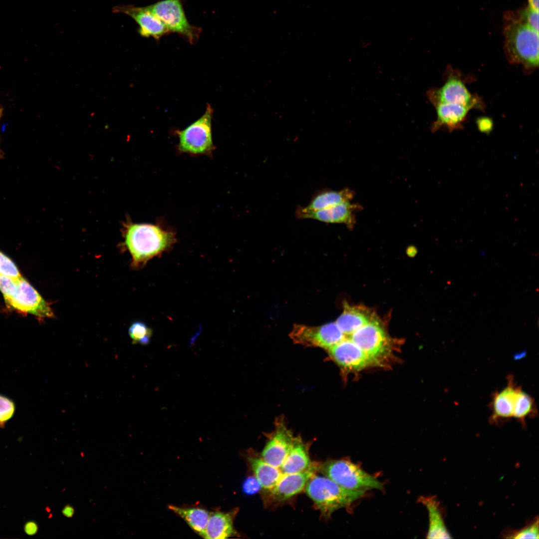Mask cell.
Listing matches in <instances>:
<instances>
[{
    "mask_svg": "<svg viewBox=\"0 0 539 539\" xmlns=\"http://www.w3.org/2000/svg\"><path fill=\"white\" fill-rule=\"evenodd\" d=\"M504 52L511 64L521 65L527 74L539 66V32L528 24L518 12L504 15Z\"/></svg>",
    "mask_w": 539,
    "mask_h": 539,
    "instance_id": "obj_1",
    "label": "cell"
},
{
    "mask_svg": "<svg viewBox=\"0 0 539 539\" xmlns=\"http://www.w3.org/2000/svg\"><path fill=\"white\" fill-rule=\"evenodd\" d=\"M124 239L132 256L131 265L136 268L144 266L153 257L167 251L176 241L175 233L149 224L128 223Z\"/></svg>",
    "mask_w": 539,
    "mask_h": 539,
    "instance_id": "obj_2",
    "label": "cell"
},
{
    "mask_svg": "<svg viewBox=\"0 0 539 539\" xmlns=\"http://www.w3.org/2000/svg\"><path fill=\"white\" fill-rule=\"evenodd\" d=\"M308 496L325 518L335 511L348 508L355 501L362 498L365 491L343 488L326 476L315 474L307 482L305 488Z\"/></svg>",
    "mask_w": 539,
    "mask_h": 539,
    "instance_id": "obj_3",
    "label": "cell"
},
{
    "mask_svg": "<svg viewBox=\"0 0 539 539\" xmlns=\"http://www.w3.org/2000/svg\"><path fill=\"white\" fill-rule=\"evenodd\" d=\"M344 337L364 352L374 366L384 364L391 356L390 339L382 324L375 316L368 323Z\"/></svg>",
    "mask_w": 539,
    "mask_h": 539,
    "instance_id": "obj_4",
    "label": "cell"
},
{
    "mask_svg": "<svg viewBox=\"0 0 539 539\" xmlns=\"http://www.w3.org/2000/svg\"><path fill=\"white\" fill-rule=\"evenodd\" d=\"M321 473L341 487L350 490H382V484L347 460H329L319 467Z\"/></svg>",
    "mask_w": 539,
    "mask_h": 539,
    "instance_id": "obj_5",
    "label": "cell"
},
{
    "mask_svg": "<svg viewBox=\"0 0 539 539\" xmlns=\"http://www.w3.org/2000/svg\"><path fill=\"white\" fill-rule=\"evenodd\" d=\"M213 109L207 105L205 113L182 130L176 131L180 152L191 155L211 154L214 149L212 138Z\"/></svg>",
    "mask_w": 539,
    "mask_h": 539,
    "instance_id": "obj_6",
    "label": "cell"
},
{
    "mask_svg": "<svg viewBox=\"0 0 539 539\" xmlns=\"http://www.w3.org/2000/svg\"><path fill=\"white\" fill-rule=\"evenodd\" d=\"M446 72L444 85L439 88H431L427 92L428 97L432 104L454 103L483 110L485 107L482 100L468 90L459 72L451 67H448Z\"/></svg>",
    "mask_w": 539,
    "mask_h": 539,
    "instance_id": "obj_7",
    "label": "cell"
},
{
    "mask_svg": "<svg viewBox=\"0 0 539 539\" xmlns=\"http://www.w3.org/2000/svg\"><path fill=\"white\" fill-rule=\"evenodd\" d=\"M145 8L158 17L169 32L184 36L191 43L198 39L200 28L188 22L182 0H163L145 6Z\"/></svg>",
    "mask_w": 539,
    "mask_h": 539,
    "instance_id": "obj_8",
    "label": "cell"
},
{
    "mask_svg": "<svg viewBox=\"0 0 539 539\" xmlns=\"http://www.w3.org/2000/svg\"><path fill=\"white\" fill-rule=\"evenodd\" d=\"M289 336L295 343L327 350L344 338V335L333 322L318 326L294 324Z\"/></svg>",
    "mask_w": 539,
    "mask_h": 539,
    "instance_id": "obj_9",
    "label": "cell"
},
{
    "mask_svg": "<svg viewBox=\"0 0 539 539\" xmlns=\"http://www.w3.org/2000/svg\"><path fill=\"white\" fill-rule=\"evenodd\" d=\"M7 304L20 312L34 315L40 320L54 315L48 303L23 277L17 281V290Z\"/></svg>",
    "mask_w": 539,
    "mask_h": 539,
    "instance_id": "obj_10",
    "label": "cell"
},
{
    "mask_svg": "<svg viewBox=\"0 0 539 539\" xmlns=\"http://www.w3.org/2000/svg\"><path fill=\"white\" fill-rule=\"evenodd\" d=\"M358 204L346 202L340 204L313 211H305L298 207L295 216L299 219H312L330 224H343L352 229L356 223L355 213L362 209Z\"/></svg>",
    "mask_w": 539,
    "mask_h": 539,
    "instance_id": "obj_11",
    "label": "cell"
},
{
    "mask_svg": "<svg viewBox=\"0 0 539 539\" xmlns=\"http://www.w3.org/2000/svg\"><path fill=\"white\" fill-rule=\"evenodd\" d=\"M327 350L343 371H358L374 366L369 357L345 337Z\"/></svg>",
    "mask_w": 539,
    "mask_h": 539,
    "instance_id": "obj_12",
    "label": "cell"
},
{
    "mask_svg": "<svg viewBox=\"0 0 539 539\" xmlns=\"http://www.w3.org/2000/svg\"><path fill=\"white\" fill-rule=\"evenodd\" d=\"M295 437L282 421L276 422L275 428L261 453L267 463L279 469L291 448Z\"/></svg>",
    "mask_w": 539,
    "mask_h": 539,
    "instance_id": "obj_13",
    "label": "cell"
},
{
    "mask_svg": "<svg viewBox=\"0 0 539 539\" xmlns=\"http://www.w3.org/2000/svg\"><path fill=\"white\" fill-rule=\"evenodd\" d=\"M113 10L132 18L139 25L138 32L142 36L153 37L158 40L169 32L164 23L145 7L123 5L115 7Z\"/></svg>",
    "mask_w": 539,
    "mask_h": 539,
    "instance_id": "obj_14",
    "label": "cell"
},
{
    "mask_svg": "<svg viewBox=\"0 0 539 539\" xmlns=\"http://www.w3.org/2000/svg\"><path fill=\"white\" fill-rule=\"evenodd\" d=\"M317 468V466L314 464L303 472L282 474L276 485L270 491L272 500L283 501L301 492Z\"/></svg>",
    "mask_w": 539,
    "mask_h": 539,
    "instance_id": "obj_15",
    "label": "cell"
},
{
    "mask_svg": "<svg viewBox=\"0 0 539 539\" xmlns=\"http://www.w3.org/2000/svg\"><path fill=\"white\" fill-rule=\"evenodd\" d=\"M436 110L437 119L432 124V132L446 128L452 132L462 128L470 107L454 103H439L434 105Z\"/></svg>",
    "mask_w": 539,
    "mask_h": 539,
    "instance_id": "obj_16",
    "label": "cell"
},
{
    "mask_svg": "<svg viewBox=\"0 0 539 539\" xmlns=\"http://www.w3.org/2000/svg\"><path fill=\"white\" fill-rule=\"evenodd\" d=\"M237 512V509L229 512H210L204 539H225L236 536L234 521Z\"/></svg>",
    "mask_w": 539,
    "mask_h": 539,
    "instance_id": "obj_17",
    "label": "cell"
},
{
    "mask_svg": "<svg viewBox=\"0 0 539 539\" xmlns=\"http://www.w3.org/2000/svg\"><path fill=\"white\" fill-rule=\"evenodd\" d=\"M519 388L513 379L510 378L506 387L495 393L491 403L492 420L507 419L513 416L515 400Z\"/></svg>",
    "mask_w": 539,
    "mask_h": 539,
    "instance_id": "obj_18",
    "label": "cell"
},
{
    "mask_svg": "<svg viewBox=\"0 0 539 539\" xmlns=\"http://www.w3.org/2000/svg\"><path fill=\"white\" fill-rule=\"evenodd\" d=\"M374 316L365 307L345 303L343 312L335 322L344 336H347L368 323Z\"/></svg>",
    "mask_w": 539,
    "mask_h": 539,
    "instance_id": "obj_19",
    "label": "cell"
},
{
    "mask_svg": "<svg viewBox=\"0 0 539 539\" xmlns=\"http://www.w3.org/2000/svg\"><path fill=\"white\" fill-rule=\"evenodd\" d=\"M313 464L307 446L297 437L279 469L283 474L297 473L308 469Z\"/></svg>",
    "mask_w": 539,
    "mask_h": 539,
    "instance_id": "obj_20",
    "label": "cell"
},
{
    "mask_svg": "<svg viewBox=\"0 0 539 539\" xmlns=\"http://www.w3.org/2000/svg\"><path fill=\"white\" fill-rule=\"evenodd\" d=\"M168 509L181 517L197 534L204 538L210 512L200 507H178L169 505Z\"/></svg>",
    "mask_w": 539,
    "mask_h": 539,
    "instance_id": "obj_21",
    "label": "cell"
},
{
    "mask_svg": "<svg viewBox=\"0 0 539 539\" xmlns=\"http://www.w3.org/2000/svg\"><path fill=\"white\" fill-rule=\"evenodd\" d=\"M354 196L355 192L349 188L340 191L323 190L314 195L307 206L299 207L305 211L321 210L350 202Z\"/></svg>",
    "mask_w": 539,
    "mask_h": 539,
    "instance_id": "obj_22",
    "label": "cell"
},
{
    "mask_svg": "<svg viewBox=\"0 0 539 539\" xmlns=\"http://www.w3.org/2000/svg\"><path fill=\"white\" fill-rule=\"evenodd\" d=\"M421 503L426 507L429 515V525L428 539H450L448 532L440 510L439 503L432 497H421Z\"/></svg>",
    "mask_w": 539,
    "mask_h": 539,
    "instance_id": "obj_23",
    "label": "cell"
},
{
    "mask_svg": "<svg viewBox=\"0 0 539 539\" xmlns=\"http://www.w3.org/2000/svg\"><path fill=\"white\" fill-rule=\"evenodd\" d=\"M248 460L262 488L268 491L271 490L283 474L280 469L267 463L261 457L250 456Z\"/></svg>",
    "mask_w": 539,
    "mask_h": 539,
    "instance_id": "obj_24",
    "label": "cell"
},
{
    "mask_svg": "<svg viewBox=\"0 0 539 539\" xmlns=\"http://www.w3.org/2000/svg\"><path fill=\"white\" fill-rule=\"evenodd\" d=\"M536 412L534 399L520 387L515 400L513 417L524 423L526 418L535 415Z\"/></svg>",
    "mask_w": 539,
    "mask_h": 539,
    "instance_id": "obj_25",
    "label": "cell"
},
{
    "mask_svg": "<svg viewBox=\"0 0 539 539\" xmlns=\"http://www.w3.org/2000/svg\"><path fill=\"white\" fill-rule=\"evenodd\" d=\"M128 333L133 343L146 345L150 342L152 331L144 322L136 321L129 326Z\"/></svg>",
    "mask_w": 539,
    "mask_h": 539,
    "instance_id": "obj_26",
    "label": "cell"
},
{
    "mask_svg": "<svg viewBox=\"0 0 539 539\" xmlns=\"http://www.w3.org/2000/svg\"><path fill=\"white\" fill-rule=\"evenodd\" d=\"M15 405L9 397L0 394V428L5 427L6 423L14 415Z\"/></svg>",
    "mask_w": 539,
    "mask_h": 539,
    "instance_id": "obj_27",
    "label": "cell"
},
{
    "mask_svg": "<svg viewBox=\"0 0 539 539\" xmlns=\"http://www.w3.org/2000/svg\"><path fill=\"white\" fill-rule=\"evenodd\" d=\"M506 535V538L512 539H539L538 517L526 527L518 531L510 532Z\"/></svg>",
    "mask_w": 539,
    "mask_h": 539,
    "instance_id": "obj_28",
    "label": "cell"
},
{
    "mask_svg": "<svg viewBox=\"0 0 539 539\" xmlns=\"http://www.w3.org/2000/svg\"><path fill=\"white\" fill-rule=\"evenodd\" d=\"M0 274L16 281L22 278L14 263L1 252H0Z\"/></svg>",
    "mask_w": 539,
    "mask_h": 539,
    "instance_id": "obj_29",
    "label": "cell"
},
{
    "mask_svg": "<svg viewBox=\"0 0 539 539\" xmlns=\"http://www.w3.org/2000/svg\"><path fill=\"white\" fill-rule=\"evenodd\" d=\"M17 290V281L0 274V291L7 304Z\"/></svg>",
    "mask_w": 539,
    "mask_h": 539,
    "instance_id": "obj_30",
    "label": "cell"
},
{
    "mask_svg": "<svg viewBox=\"0 0 539 539\" xmlns=\"http://www.w3.org/2000/svg\"><path fill=\"white\" fill-rule=\"evenodd\" d=\"M522 18L536 31L539 32V10L528 5L518 11Z\"/></svg>",
    "mask_w": 539,
    "mask_h": 539,
    "instance_id": "obj_31",
    "label": "cell"
},
{
    "mask_svg": "<svg viewBox=\"0 0 539 539\" xmlns=\"http://www.w3.org/2000/svg\"><path fill=\"white\" fill-rule=\"evenodd\" d=\"M261 488V484L255 476L248 477L245 480L242 485L243 491L248 495L255 494Z\"/></svg>",
    "mask_w": 539,
    "mask_h": 539,
    "instance_id": "obj_32",
    "label": "cell"
},
{
    "mask_svg": "<svg viewBox=\"0 0 539 539\" xmlns=\"http://www.w3.org/2000/svg\"><path fill=\"white\" fill-rule=\"evenodd\" d=\"M477 124L481 132L486 133L492 131L493 125L492 120L488 117L479 118L477 121Z\"/></svg>",
    "mask_w": 539,
    "mask_h": 539,
    "instance_id": "obj_33",
    "label": "cell"
},
{
    "mask_svg": "<svg viewBox=\"0 0 539 539\" xmlns=\"http://www.w3.org/2000/svg\"><path fill=\"white\" fill-rule=\"evenodd\" d=\"M38 530V525L33 521H28L24 525V531L26 534L29 536L35 535L37 533Z\"/></svg>",
    "mask_w": 539,
    "mask_h": 539,
    "instance_id": "obj_34",
    "label": "cell"
},
{
    "mask_svg": "<svg viewBox=\"0 0 539 539\" xmlns=\"http://www.w3.org/2000/svg\"><path fill=\"white\" fill-rule=\"evenodd\" d=\"M62 513L67 518H71L74 514V509L72 506L67 505L63 508Z\"/></svg>",
    "mask_w": 539,
    "mask_h": 539,
    "instance_id": "obj_35",
    "label": "cell"
},
{
    "mask_svg": "<svg viewBox=\"0 0 539 539\" xmlns=\"http://www.w3.org/2000/svg\"><path fill=\"white\" fill-rule=\"evenodd\" d=\"M2 108L1 107H0V117H1V116L2 115ZM1 156H2V152H1V151L0 150V157H1Z\"/></svg>",
    "mask_w": 539,
    "mask_h": 539,
    "instance_id": "obj_36",
    "label": "cell"
}]
</instances>
